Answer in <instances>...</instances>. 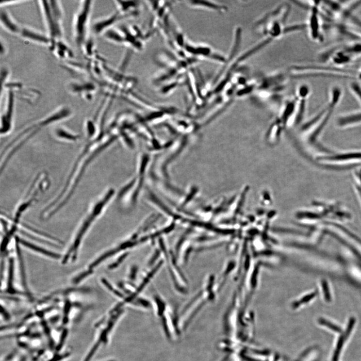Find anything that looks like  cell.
Returning <instances> with one entry per match:
<instances>
[{
	"label": "cell",
	"instance_id": "3957f363",
	"mask_svg": "<svg viewBox=\"0 0 361 361\" xmlns=\"http://www.w3.org/2000/svg\"><path fill=\"white\" fill-rule=\"evenodd\" d=\"M47 34L52 40L63 39L64 11L61 2L57 0L38 1Z\"/></svg>",
	"mask_w": 361,
	"mask_h": 361
},
{
	"label": "cell",
	"instance_id": "e0dca14e",
	"mask_svg": "<svg viewBox=\"0 0 361 361\" xmlns=\"http://www.w3.org/2000/svg\"><path fill=\"white\" fill-rule=\"evenodd\" d=\"M361 123V111L340 117L338 125L341 128L347 127Z\"/></svg>",
	"mask_w": 361,
	"mask_h": 361
},
{
	"label": "cell",
	"instance_id": "44dd1931",
	"mask_svg": "<svg viewBox=\"0 0 361 361\" xmlns=\"http://www.w3.org/2000/svg\"><path fill=\"white\" fill-rule=\"evenodd\" d=\"M10 77V71L8 67L3 66L1 68V88L8 82Z\"/></svg>",
	"mask_w": 361,
	"mask_h": 361
},
{
	"label": "cell",
	"instance_id": "9c48e42d",
	"mask_svg": "<svg viewBox=\"0 0 361 361\" xmlns=\"http://www.w3.org/2000/svg\"><path fill=\"white\" fill-rule=\"evenodd\" d=\"M22 38L30 42L49 48L52 40L47 34L27 26H22L19 35Z\"/></svg>",
	"mask_w": 361,
	"mask_h": 361
},
{
	"label": "cell",
	"instance_id": "4fadbf2b",
	"mask_svg": "<svg viewBox=\"0 0 361 361\" xmlns=\"http://www.w3.org/2000/svg\"><path fill=\"white\" fill-rule=\"evenodd\" d=\"M319 3L315 4L312 8L309 24L312 37L313 39L317 40H321L322 37L319 18Z\"/></svg>",
	"mask_w": 361,
	"mask_h": 361
},
{
	"label": "cell",
	"instance_id": "ffe728a7",
	"mask_svg": "<svg viewBox=\"0 0 361 361\" xmlns=\"http://www.w3.org/2000/svg\"><path fill=\"white\" fill-rule=\"evenodd\" d=\"M55 135L58 139L66 141H77L79 138L78 134L72 133L63 128H58L55 131Z\"/></svg>",
	"mask_w": 361,
	"mask_h": 361
},
{
	"label": "cell",
	"instance_id": "7402d4cb",
	"mask_svg": "<svg viewBox=\"0 0 361 361\" xmlns=\"http://www.w3.org/2000/svg\"><path fill=\"white\" fill-rule=\"evenodd\" d=\"M351 88L355 95L361 102V86L357 82H353L351 84Z\"/></svg>",
	"mask_w": 361,
	"mask_h": 361
},
{
	"label": "cell",
	"instance_id": "30bf717a",
	"mask_svg": "<svg viewBox=\"0 0 361 361\" xmlns=\"http://www.w3.org/2000/svg\"><path fill=\"white\" fill-rule=\"evenodd\" d=\"M0 23L8 33L14 35H19L22 26L15 20L4 7H1L0 10Z\"/></svg>",
	"mask_w": 361,
	"mask_h": 361
},
{
	"label": "cell",
	"instance_id": "d6986e66",
	"mask_svg": "<svg viewBox=\"0 0 361 361\" xmlns=\"http://www.w3.org/2000/svg\"><path fill=\"white\" fill-rule=\"evenodd\" d=\"M102 36L105 39L116 44H124L125 36L123 32L114 28H112L105 32Z\"/></svg>",
	"mask_w": 361,
	"mask_h": 361
},
{
	"label": "cell",
	"instance_id": "52a82bcc",
	"mask_svg": "<svg viewBox=\"0 0 361 361\" xmlns=\"http://www.w3.org/2000/svg\"><path fill=\"white\" fill-rule=\"evenodd\" d=\"M67 88L70 93L89 100L97 92V85L90 81H72L68 83Z\"/></svg>",
	"mask_w": 361,
	"mask_h": 361
},
{
	"label": "cell",
	"instance_id": "5b68a950",
	"mask_svg": "<svg viewBox=\"0 0 361 361\" xmlns=\"http://www.w3.org/2000/svg\"><path fill=\"white\" fill-rule=\"evenodd\" d=\"M49 185L50 180L48 174L43 172L38 175L28 191L25 198L18 207L13 220L19 223L26 210L36 201L40 194L49 188Z\"/></svg>",
	"mask_w": 361,
	"mask_h": 361
},
{
	"label": "cell",
	"instance_id": "7c38bea8",
	"mask_svg": "<svg viewBox=\"0 0 361 361\" xmlns=\"http://www.w3.org/2000/svg\"><path fill=\"white\" fill-rule=\"evenodd\" d=\"M17 240V242L20 245H21L29 249L30 250H32L35 252L39 253L42 255L45 256L52 260H58L62 259L63 256L60 255L57 252L52 251L51 250L45 249L40 246L36 245L33 243L29 242L24 239L16 236L15 238Z\"/></svg>",
	"mask_w": 361,
	"mask_h": 361
},
{
	"label": "cell",
	"instance_id": "8fae6325",
	"mask_svg": "<svg viewBox=\"0 0 361 361\" xmlns=\"http://www.w3.org/2000/svg\"><path fill=\"white\" fill-rule=\"evenodd\" d=\"M49 48L60 59L69 61L74 57L73 51L63 39L52 40Z\"/></svg>",
	"mask_w": 361,
	"mask_h": 361
},
{
	"label": "cell",
	"instance_id": "484cf974",
	"mask_svg": "<svg viewBox=\"0 0 361 361\" xmlns=\"http://www.w3.org/2000/svg\"><path fill=\"white\" fill-rule=\"evenodd\" d=\"M1 40L0 41V42H0V43H1V45H0V46H1V49H0V53H1V55L2 57L3 56H5L6 54L7 51V49L6 43L5 41L3 40L2 37L1 38V40Z\"/></svg>",
	"mask_w": 361,
	"mask_h": 361
},
{
	"label": "cell",
	"instance_id": "603a6c76",
	"mask_svg": "<svg viewBox=\"0 0 361 361\" xmlns=\"http://www.w3.org/2000/svg\"><path fill=\"white\" fill-rule=\"evenodd\" d=\"M307 27V25L305 24L296 25L286 28L284 30V33H289L290 32L298 31V30H302L305 29Z\"/></svg>",
	"mask_w": 361,
	"mask_h": 361
},
{
	"label": "cell",
	"instance_id": "7a4b0ae2",
	"mask_svg": "<svg viewBox=\"0 0 361 361\" xmlns=\"http://www.w3.org/2000/svg\"><path fill=\"white\" fill-rule=\"evenodd\" d=\"M72 114V111L71 109L68 106L64 105V106L60 107L51 114L42 118L41 120H39V121H37L32 124V125L27 127L25 130L21 131V132H20V133L17 135V137L15 138L18 139H14L9 143V144H8L11 145L19 141L20 140H21L20 142L16 143L17 145L16 146L12 147V149L8 150V151L6 153H3L4 157L3 160L1 161L2 169H5L9 161L12 158V156H13L15 152H16L19 148L27 142L28 140L31 139L33 135L40 131L42 128L46 127L49 124L60 121V120L66 118L71 115ZM7 150H6V151H7ZM3 156L1 157H3Z\"/></svg>",
	"mask_w": 361,
	"mask_h": 361
},
{
	"label": "cell",
	"instance_id": "277c9868",
	"mask_svg": "<svg viewBox=\"0 0 361 361\" xmlns=\"http://www.w3.org/2000/svg\"><path fill=\"white\" fill-rule=\"evenodd\" d=\"M94 5L93 0H83L75 13L72 22V32L74 41L77 46L82 49L85 43L90 37L91 30L90 18Z\"/></svg>",
	"mask_w": 361,
	"mask_h": 361
},
{
	"label": "cell",
	"instance_id": "6da1fadb",
	"mask_svg": "<svg viewBox=\"0 0 361 361\" xmlns=\"http://www.w3.org/2000/svg\"><path fill=\"white\" fill-rule=\"evenodd\" d=\"M114 194L113 190L108 191L102 198L99 199L90 208L81 223L76 233L74 235L72 242L65 254L63 256L62 259L63 264L66 265L69 262L72 263L77 260L79 250L84 237L96 220L101 213L103 208L109 202Z\"/></svg>",
	"mask_w": 361,
	"mask_h": 361
},
{
	"label": "cell",
	"instance_id": "cb8c5ba5",
	"mask_svg": "<svg viewBox=\"0 0 361 361\" xmlns=\"http://www.w3.org/2000/svg\"><path fill=\"white\" fill-rule=\"evenodd\" d=\"M309 93L310 89L307 86H303L301 87L299 90V97L302 98V99H305L309 95Z\"/></svg>",
	"mask_w": 361,
	"mask_h": 361
},
{
	"label": "cell",
	"instance_id": "2e32d148",
	"mask_svg": "<svg viewBox=\"0 0 361 361\" xmlns=\"http://www.w3.org/2000/svg\"><path fill=\"white\" fill-rule=\"evenodd\" d=\"M284 128L279 120H276L268 130L266 138L271 143H277L280 138L283 128Z\"/></svg>",
	"mask_w": 361,
	"mask_h": 361
},
{
	"label": "cell",
	"instance_id": "5bb4252c",
	"mask_svg": "<svg viewBox=\"0 0 361 361\" xmlns=\"http://www.w3.org/2000/svg\"><path fill=\"white\" fill-rule=\"evenodd\" d=\"M8 262L7 277L5 292L11 294H17L21 292L15 288L14 286L15 260L11 258Z\"/></svg>",
	"mask_w": 361,
	"mask_h": 361
},
{
	"label": "cell",
	"instance_id": "ba28073f",
	"mask_svg": "<svg viewBox=\"0 0 361 361\" xmlns=\"http://www.w3.org/2000/svg\"><path fill=\"white\" fill-rule=\"evenodd\" d=\"M123 17H129L120 14L118 11L109 16L96 20L91 26V31L95 35H102L108 30L113 28Z\"/></svg>",
	"mask_w": 361,
	"mask_h": 361
},
{
	"label": "cell",
	"instance_id": "ac0fdd59",
	"mask_svg": "<svg viewBox=\"0 0 361 361\" xmlns=\"http://www.w3.org/2000/svg\"><path fill=\"white\" fill-rule=\"evenodd\" d=\"M355 320L354 319H352L350 321V323H349V324L348 325L347 329L345 330V332L341 336V338L339 339L338 344L337 345V347L336 348V350L334 352V354L333 358V361H338L340 354L341 353V351L343 348V345L345 342V341L347 339L348 337L349 336L350 334H351V331L352 330L353 327H354L355 325Z\"/></svg>",
	"mask_w": 361,
	"mask_h": 361
},
{
	"label": "cell",
	"instance_id": "9a60e30c",
	"mask_svg": "<svg viewBox=\"0 0 361 361\" xmlns=\"http://www.w3.org/2000/svg\"><path fill=\"white\" fill-rule=\"evenodd\" d=\"M322 160L334 161V162H345L354 160H361V152H348L337 154L320 158Z\"/></svg>",
	"mask_w": 361,
	"mask_h": 361
},
{
	"label": "cell",
	"instance_id": "8992f818",
	"mask_svg": "<svg viewBox=\"0 0 361 361\" xmlns=\"http://www.w3.org/2000/svg\"><path fill=\"white\" fill-rule=\"evenodd\" d=\"M4 109L1 115V133L6 134L11 128L14 112L15 93L8 89L6 92Z\"/></svg>",
	"mask_w": 361,
	"mask_h": 361
},
{
	"label": "cell",
	"instance_id": "d4e9b609",
	"mask_svg": "<svg viewBox=\"0 0 361 361\" xmlns=\"http://www.w3.org/2000/svg\"><path fill=\"white\" fill-rule=\"evenodd\" d=\"M320 322L326 327L332 328L335 331H336V332H339V331L340 330V328L338 327L334 326V325H333L332 323L327 322V321H326L325 320H321Z\"/></svg>",
	"mask_w": 361,
	"mask_h": 361
}]
</instances>
